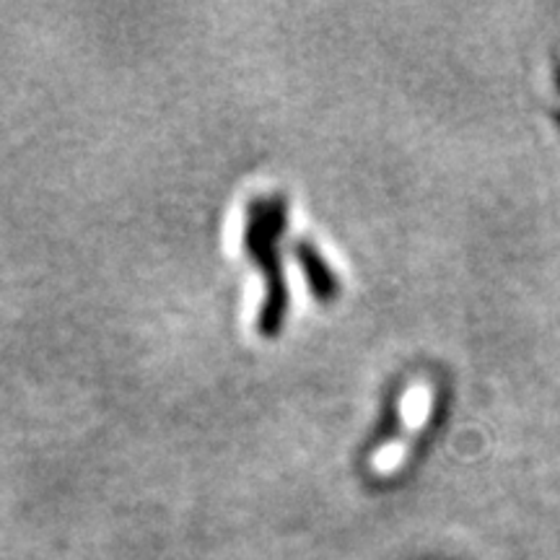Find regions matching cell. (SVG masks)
<instances>
[{
	"label": "cell",
	"mask_w": 560,
	"mask_h": 560,
	"mask_svg": "<svg viewBox=\"0 0 560 560\" xmlns=\"http://www.w3.org/2000/svg\"><path fill=\"white\" fill-rule=\"evenodd\" d=\"M431 387L425 382L410 384L408 392L402 397V433L384 444L374 457V470L380 475L395 472L397 467L402 465L405 457H408L410 444L418 439V433L423 431L425 420H429L431 412Z\"/></svg>",
	"instance_id": "obj_1"
}]
</instances>
